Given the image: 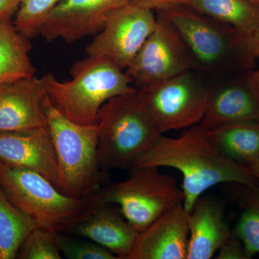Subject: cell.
<instances>
[{
	"mask_svg": "<svg viewBox=\"0 0 259 259\" xmlns=\"http://www.w3.org/2000/svg\"><path fill=\"white\" fill-rule=\"evenodd\" d=\"M0 187L37 227L56 233L71 232L105 203L99 191L81 198L69 197L36 172L2 161Z\"/></svg>",
	"mask_w": 259,
	"mask_h": 259,
	"instance_id": "277c9868",
	"label": "cell"
},
{
	"mask_svg": "<svg viewBox=\"0 0 259 259\" xmlns=\"http://www.w3.org/2000/svg\"><path fill=\"white\" fill-rule=\"evenodd\" d=\"M62 0H22L13 23L28 38L38 35V30L51 10Z\"/></svg>",
	"mask_w": 259,
	"mask_h": 259,
	"instance_id": "603a6c76",
	"label": "cell"
},
{
	"mask_svg": "<svg viewBox=\"0 0 259 259\" xmlns=\"http://www.w3.org/2000/svg\"><path fill=\"white\" fill-rule=\"evenodd\" d=\"M37 227L0 187V259L16 258L22 243Z\"/></svg>",
	"mask_w": 259,
	"mask_h": 259,
	"instance_id": "44dd1931",
	"label": "cell"
},
{
	"mask_svg": "<svg viewBox=\"0 0 259 259\" xmlns=\"http://www.w3.org/2000/svg\"><path fill=\"white\" fill-rule=\"evenodd\" d=\"M253 70L208 80V100L200 125L207 131L239 122H259V91Z\"/></svg>",
	"mask_w": 259,
	"mask_h": 259,
	"instance_id": "8fae6325",
	"label": "cell"
},
{
	"mask_svg": "<svg viewBox=\"0 0 259 259\" xmlns=\"http://www.w3.org/2000/svg\"><path fill=\"white\" fill-rule=\"evenodd\" d=\"M244 165L252 172L259 183V155L247 161Z\"/></svg>",
	"mask_w": 259,
	"mask_h": 259,
	"instance_id": "f546056e",
	"label": "cell"
},
{
	"mask_svg": "<svg viewBox=\"0 0 259 259\" xmlns=\"http://www.w3.org/2000/svg\"><path fill=\"white\" fill-rule=\"evenodd\" d=\"M156 25L151 10L131 4L114 10L86 47L87 56L102 58L125 70Z\"/></svg>",
	"mask_w": 259,
	"mask_h": 259,
	"instance_id": "9c48e42d",
	"label": "cell"
},
{
	"mask_svg": "<svg viewBox=\"0 0 259 259\" xmlns=\"http://www.w3.org/2000/svg\"><path fill=\"white\" fill-rule=\"evenodd\" d=\"M130 4L158 12L181 5H188L189 0H131Z\"/></svg>",
	"mask_w": 259,
	"mask_h": 259,
	"instance_id": "4316f807",
	"label": "cell"
},
{
	"mask_svg": "<svg viewBox=\"0 0 259 259\" xmlns=\"http://www.w3.org/2000/svg\"><path fill=\"white\" fill-rule=\"evenodd\" d=\"M69 74L71 80L62 81L49 73L42 76V82L53 105L81 125H97L99 111L105 102L135 90L125 71L102 58L88 56L76 61Z\"/></svg>",
	"mask_w": 259,
	"mask_h": 259,
	"instance_id": "3957f363",
	"label": "cell"
},
{
	"mask_svg": "<svg viewBox=\"0 0 259 259\" xmlns=\"http://www.w3.org/2000/svg\"><path fill=\"white\" fill-rule=\"evenodd\" d=\"M61 253L69 259H118L114 253L95 242L79 241L57 233Z\"/></svg>",
	"mask_w": 259,
	"mask_h": 259,
	"instance_id": "d4e9b609",
	"label": "cell"
},
{
	"mask_svg": "<svg viewBox=\"0 0 259 259\" xmlns=\"http://www.w3.org/2000/svg\"><path fill=\"white\" fill-rule=\"evenodd\" d=\"M176 30L192 59L194 71L206 79L253 70L245 35L228 24L181 5L158 12Z\"/></svg>",
	"mask_w": 259,
	"mask_h": 259,
	"instance_id": "7a4b0ae2",
	"label": "cell"
},
{
	"mask_svg": "<svg viewBox=\"0 0 259 259\" xmlns=\"http://www.w3.org/2000/svg\"><path fill=\"white\" fill-rule=\"evenodd\" d=\"M97 156L102 171L133 169L161 134L145 111L136 90L110 99L98 115Z\"/></svg>",
	"mask_w": 259,
	"mask_h": 259,
	"instance_id": "5b68a950",
	"label": "cell"
},
{
	"mask_svg": "<svg viewBox=\"0 0 259 259\" xmlns=\"http://www.w3.org/2000/svg\"><path fill=\"white\" fill-rule=\"evenodd\" d=\"M57 233L37 227L30 232L19 249L17 258L21 259L62 258Z\"/></svg>",
	"mask_w": 259,
	"mask_h": 259,
	"instance_id": "cb8c5ba5",
	"label": "cell"
},
{
	"mask_svg": "<svg viewBox=\"0 0 259 259\" xmlns=\"http://www.w3.org/2000/svg\"><path fill=\"white\" fill-rule=\"evenodd\" d=\"M188 5L245 36L259 30V5L248 0H189Z\"/></svg>",
	"mask_w": 259,
	"mask_h": 259,
	"instance_id": "d6986e66",
	"label": "cell"
},
{
	"mask_svg": "<svg viewBox=\"0 0 259 259\" xmlns=\"http://www.w3.org/2000/svg\"><path fill=\"white\" fill-rule=\"evenodd\" d=\"M31 49L30 38L17 30L12 18L0 20V84L35 76Z\"/></svg>",
	"mask_w": 259,
	"mask_h": 259,
	"instance_id": "ac0fdd59",
	"label": "cell"
},
{
	"mask_svg": "<svg viewBox=\"0 0 259 259\" xmlns=\"http://www.w3.org/2000/svg\"><path fill=\"white\" fill-rule=\"evenodd\" d=\"M47 93L35 76L0 84V132L47 127Z\"/></svg>",
	"mask_w": 259,
	"mask_h": 259,
	"instance_id": "5bb4252c",
	"label": "cell"
},
{
	"mask_svg": "<svg viewBox=\"0 0 259 259\" xmlns=\"http://www.w3.org/2000/svg\"><path fill=\"white\" fill-rule=\"evenodd\" d=\"M259 59V58H258ZM253 79H254L255 85H256L257 88H258L259 91V66L258 69L256 70H253Z\"/></svg>",
	"mask_w": 259,
	"mask_h": 259,
	"instance_id": "4dcf8cb0",
	"label": "cell"
},
{
	"mask_svg": "<svg viewBox=\"0 0 259 259\" xmlns=\"http://www.w3.org/2000/svg\"><path fill=\"white\" fill-rule=\"evenodd\" d=\"M187 212L179 204L140 232L128 259H187Z\"/></svg>",
	"mask_w": 259,
	"mask_h": 259,
	"instance_id": "9a60e30c",
	"label": "cell"
},
{
	"mask_svg": "<svg viewBox=\"0 0 259 259\" xmlns=\"http://www.w3.org/2000/svg\"><path fill=\"white\" fill-rule=\"evenodd\" d=\"M0 161L36 172L63 193L59 161L48 126L0 132Z\"/></svg>",
	"mask_w": 259,
	"mask_h": 259,
	"instance_id": "4fadbf2b",
	"label": "cell"
},
{
	"mask_svg": "<svg viewBox=\"0 0 259 259\" xmlns=\"http://www.w3.org/2000/svg\"><path fill=\"white\" fill-rule=\"evenodd\" d=\"M207 131L226 156L242 164L259 155V122H234Z\"/></svg>",
	"mask_w": 259,
	"mask_h": 259,
	"instance_id": "ffe728a7",
	"label": "cell"
},
{
	"mask_svg": "<svg viewBox=\"0 0 259 259\" xmlns=\"http://www.w3.org/2000/svg\"><path fill=\"white\" fill-rule=\"evenodd\" d=\"M193 70L192 59L171 24L157 17L156 28L125 69L138 88Z\"/></svg>",
	"mask_w": 259,
	"mask_h": 259,
	"instance_id": "30bf717a",
	"label": "cell"
},
{
	"mask_svg": "<svg viewBox=\"0 0 259 259\" xmlns=\"http://www.w3.org/2000/svg\"><path fill=\"white\" fill-rule=\"evenodd\" d=\"M208 80L194 70L136 90L160 134L199 124L208 100Z\"/></svg>",
	"mask_w": 259,
	"mask_h": 259,
	"instance_id": "ba28073f",
	"label": "cell"
},
{
	"mask_svg": "<svg viewBox=\"0 0 259 259\" xmlns=\"http://www.w3.org/2000/svg\"><path fill=\"white\" fill-rule=\"evenodd\" d=\"M22 0H0V20L13 18Z\"/></svg>",
	"mask_w": 259,
	"mask_h": 259,
	"instance_id": "83f0119b",
	"label": "cell"
},
{
	"mask_svg": "<svg viewBox=\"0 0 259 259\" xmlns=\"http://www.w3.org/2000/svg\"><path fill=\"white\" fill-rule=\"evenodd\" d=\"M101 245L118 259H128L138 233L114 204L103 203L71 231Z\"/></svg>",
	"mask_w": 259,
	"mask_h": 259,
	"instance_id": "e0dca14e",
	"label": "cell"
},
{
	"mask_svg": "<svg viewBox=\"0 0 259 259\" xmlns=\"http://www.w3.org/2000/svg\"><path fill=\"white\" fill-rule=\"evenodd\" d=\"M158 168H134L127 180L99 190L102 201L118 205L122 215L138 233L184 202L183 191L176 180Z\"/></svg>",
	"mask_w": 259,
	"mask_h": 259,
	"instance_id": "52a82bcc",
	"label": "cell"
},
{
	"mask_svg": "<svg viewBox=\"0 0 259 259\" xmlns=\"http://www.w3.org/2000/svg\"><path fill=\"white\" fill-rule=\"evenodd\" d=\"M131 0H62L54 8L38 30V35L51 42L61 39L71 44L95 36L114 10Z\"/></svg>",
	"mask_w": 259,
	"mask_h": 259,
	"instance_id": "7c38bea8",
	"label": "cell"
},
{
	"mask_svg": "<svg viewBox=\"0 0 259 259\" xmlns=\"http://www.w3.org/2000/svg\"><path fill=\"white\" fill-rule=\"evenodd\" d=\"M241 187L244 209L233 233L241 240L245 253L250 258L259 253V187Z\"/></svg>",
	"mask_w": 259,
	"mask_h": 259,
	"instance_id": "7402d4cb",
	"label": "cell"
},
{
	"mask_svg": "<svg viewBox=\"0 0 259 259\" xmlns=\"http://www.w3.org/2000/svg\"><path fill=\"white\" fill-rule=\"evenodd\" d=\"M248 1L251 2V3H255V4L259 5V0H248Z\"/></svg>",
	"mask_w": 259,
	"mask_h": 259,
	"instance_id": "1f68e13d",
	"label": "cell"
},
{
	"mask_svg": "<svg viewBox=\"0 0 259 259\" xmlns=\"http://www.w3.org/2000/svg\"><path fill=\"white\" fill-rule=\"evenodd\" d=\"M218 252V259H248L243 243L234 233H232Z\"/></svg>",
	"mask_w": 259,
	"mask_h": 259,
	"instance_id": "484cf974",
	"label": "cell"
},
{
	"mask_svg": "<svg viewBox=\"0 0 259 259\" xmlns=\"http://www.w3.org/2000/svg\"><path fill=\"white\" fill-rule=\"evenodd\" d=\"M247 53L251 59L259 58V30L245 36Z\"/></svg>",
	"mask_w": 259,
	"mask_h": 259,
	"instance_id": "f1b7e54d",
	"label": "cell"
},
{
	"mask_svg": "<svg viewBox=\"0 0 259 259\" xmlns=\"http://www.w3.org/2000/svg\"><path fill=\"white\" fill-rule=\"evenodd\" d=\"M44 108L59 161L63 193L74 198L96 193L107 175L97 156L98 125L70 120L53 105L47 95Z\"/></svg>",
	"mask_w": 259,
	"mask_h": 259,
	"instance_id": "8992f818",
	"label": "cell"
},
{
	"mask_svg": "<svg viewBox=\"0 0 259 259\" xmlns=\"http://www.w3.org/2000/svg\"><path fill=\"white\" fill-rule=\"evenodd\" d=\"M142 166L170 167L181 172L187 212L206 190L220 184L259 187L252 172L226 156L200 124L185 129L177 138L161 135L134 168Z\"/></svg>",
	"mask_w": 259,
	"mask_h": 259,
	"instance_id": "6da1fadb",
	"label": "cell"
},
{
	"mask_svg": "<svg viewBox=\"0 0 259 259\" xmlns=\"http://www.w3.org/2000/svg\"><path fill=\"white\" fill-rule=\"evenodd\" d=\"M189 244L187 259H209L231 237L221 204L199 197L187 212Z\"/></svg>",
	"mask_w": 259,
	"mask_h": 259,
	"instance_id": "2e32d148",
	"label": "cell"
}]
</instances>
